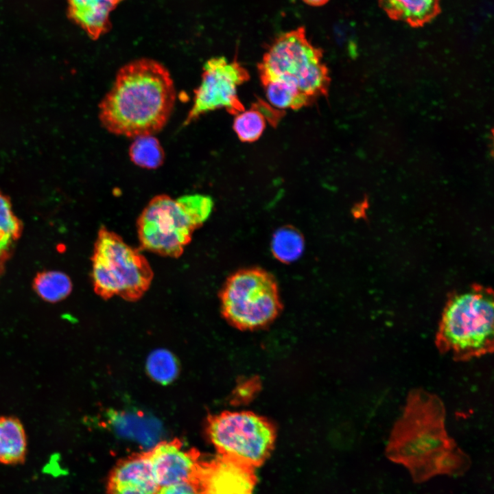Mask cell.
<instances>
[{"label":"cell","mask_w":494,"mask_h":494,"mask_svg":"<svg viewBox=\"0 0 494 494\" xmlns=\"http://www.w3.org/2000/svg\"><path fill=\"white\" fill-rule=\"evenodd\" d=\"M261 84L269 104L278 109L296 110L314 103L296 87L285 82L272 80L262 82Z\"/></svg>","instance_id":"obj_16"},{"label":"cell","mask_w":494,"mask_h":494,"mask_svg":"<svg viewBox=\"0 0 494 494\" xmlns=\"http://www.w3.org/2000/svg\"><path fill=\"white\" fill-rule=\"evenodd\" d=\"M266 122L265 115L252 103L249 109L235 115L233 128L242 142L252 143L261 137Z\"/></svg>","instance_id":"obj_20"},{"label":"cell","mask_w":494,"mask_h":494,"mask_svg":"<svg viewBox=\"0 0 494 494\" xmlns=\"http://www.w3.org/2000/svg\"><path fill=\"white\" fill-rule=\"evenodd\" d=\"M249 79L248 70L236 59L231 62L219 56L208 60L203 65L201 82L194 91L193 105L184 125L220 108L233 115L244 110L237 95V88Z\"/></svg>","instance_id":"obj_9"},{"label":"cell","mask_w":494,"mask_h":494,"mask_svg":"<svg viewBox=\"0 0 494 494\" xmlns=\"http://www.w3.org/2000/svg\"><path fill=\"white\" fill-rule=\"evenodd\" d=\"M386 455L405 467L417 483L440 475H462L471 466L469 457L446 431L443 402L420 389L408 395L392 430Z\"/></svg>","instance_id":"obj_1"},{"label":"cell","mask_w":494,"mask_h":494,"mask_svg":"<svg viewBox=\"0 0 494 494\" xmlns=\"http://www.w3.org/2000/svg\"><path fill=\"white\" fill-rule=\"evenodd\" d=\"M208 434L224 456L252 466L268 456L274 440L272 425L249 412H224L209 419Z\"/></svg>","instance_id":"obj_7"},{"label":"cell","mask_w":494,"mask_h":494,"mask_svg":"<svg viewBox=\"0 0 494 494\" xmlns=\"http://www.w3.org/2000/svg\"><path fill=\"white\" fill-rule=\"evenodd\" d=\"M197 484L202 494H252L255 478L250 466L221 456L202 462Z\"/></svg>","instance_id":"obj_11"},{"label":"cell","mask_w":494,"mask_h":494,"mask_svg":"<svg viewBox=\"0 0 494 494\" xmlns=\"http://www.w3.org/2000/svg\"><path fill=\"white\" fill-rule=\"evenodd\" d=\"M195 230L177 200L166 194L153 197L137 220L141 247L163 257L181 256Z\"/></svg>","instance_id":"obj_8"},{"label":"cell","mask_w":494,"mask_h":494,"mask_svg":"<svg viewBox=\"0 0 494 494\" xmlns=\"http://www.w3.org/2000/svg\"><path fill=\"white\" fill-rule=\"evenodd\" d=\"M493 292L481 285L450 296L436 334L440 353L465 362L493 351Z\"/></svg>","instance_id":"obj_3"},{"label":"cell","mask_w":494,"mask_h":494,"mask_svg":"<svg viewBox=\"0 0 494 494\" xmlns=\"http://www.w3.org/2000/svg\"><path fill=\"white\" fill-rule=\"evenodd\" d=\"M33 285L40 298L51 303L62 301L71 293L72 289L69 277L58 271L39 273L34 279Z\"/></svg>","instance_id":"obj_19"},{"label":"cell","mask_w":494,"mask_h":494,"mask_svg":"<svg viewBox=\"0 0 494 494\" xmlns=\"http://www.w3.org/2000/svg\"><path fill=\"white\" fill-rule=\"evenodd\" d=\"M27 454V438L20 421L11 416L0 417V463H22Z\"/></svg>","instance_id":"obj_14"},{"label":"cell","mask_w":494,"mask_h":494,"mask_svg":"<svg viewBox=\"0 0 494 494\" xmlns=\"http://www.w3.org/2000/svg\"><path fill=\"white\" fill-rule=\"evenodd\" d=\"M147 368L150 375L163 384L171 382L178 373V366L174 357L169 351L162 349L155 351L150 355Z\"/></svg>","instance_id":"obj_21"},{"label":"cell","mask_w":494,"mask_h":494,"mask_svg":"<svg viewBox=\"0 0 494 494\" xmlns=\"http://www.w3.org/2000/svg\"><path fill=\"white\" fill-rule=\"evenodd\" d=\"M153 275L148 261L139 250L105 226L99 228L92 257V280L98 296L136 301L149 289Z\"/></svg>","instance_id":"obj_5"},{"label":"cell","mask_w":494,"mask_h":494,"mask_svg":"<svg viewBox=\"0 0 494 494\" xmlns=\"http://www.w3.org/2000/svg\"><path fill=\"white\" fill-rule=\"evenodd\" d=\"M128 153L136 165L154 169L163 163L165 153L159 141L154 135L140 136L133 139Z\"/></svg>","instance_id":"obj_17"},{"label":"cell","mask_w":494,"mask_h":494,"mask_svg":"<svg viewBox=\"0 0 494 494\" xmlns=\"http://www.w3.org/2000/svg\"><path fill=\"white\" fill-rule=\"evenodd\" d=\"M306 3L314 5L320 6L325 4L329 0H303Z\"/></svg>","instance_id":"obj_26"},{"label":"cell","mask_w":494,"mask_h":494,"mask_svg":"<svg viewBox=\"0 0 494 494\" xmlns=\"http://www.w3.org/2000/svg\"><path fill=\"white\" fill-rule=\"evenodd\" d=\"M261 83L277 80L296 87L314 102L327 97L329 70L322 50L308 39L303 27L279 34L258 63Z\"/></svg>","instance_id":"obj_4"},{"label":"cell","mask_w":494,"mask_h":494,"mask_svg":"<svg viewBox=\"0 0 494 494\" xmlns=\"http://www.w3.org/2000/svg\"><path fill=\"white\" fill-rule=\"evenodd\" d=\"M176 98L167 69L150 58L122 66L99 104V119L109 132L134 139L154 135L168 121Z\"/></svg>","instance_id":"obj_2"},{"label":"cell","mask_w":494,"mask_h":494,"mask_svg":"<svg viewBox=\"0 0 494 494\" xmlns=\"http://www.w3.org/2000/svg\"><path fill=\"white\" fill-rule=\"evenodd\" d=\"M117 1L119 3L121 1H123V0H117Z\"/></svg>","instance_id":"obj_27"},{"label":"cell","mask_w":494,"mask_h":494,"mask_svg":"<svg viewBox=\"0 0 494 494\" xmlns=\"http://www.w3.org/2000/svg\"><path fill=\"white\" fill-rule=\"evenodd\" d=\"M224 318L242 329H254L272 322L281 309L277 283L259 268L236 271L226 279L220 294Z\"/></svg>","instance_id":"obj_6"},{"label":"cell","mask_w":494,"mask_h":494,"mask_svg":"<svg viewBox=\"0 0 494 494\" xmlns=\"http://www.w3.org/2000/svg\"><path fill=\"white\" fill-rule=\"evenodd\" d=\"M14 241L9 235L0 232V258L5 257Z\"/></svg>","instance_id":"obj_25"},{"label":"cell","mask_w":494,"mask_h":494,"mask_svg":"<svg viewBox=\"0 0 494 494\" xmlns=\"http://www.w3.org/2000/svg\"><path fill=\"white\" fill-rule=\"evenodd\" d=\"M148 455L159 487L183 482L197 483L202 462L197 451L185 448L180 440L161 443Z\"/></svg>","instance_id":"obj_10"},{"label":"cell","mask_w":494,"mask_h":494,"mask_svg":"<svg viewBox=\"0 0 494 494\" xmlns=\"http://www.w3.org/2000/svg\"><path fill=\"white\" fill-rule=\"evenodd\" d=\"M21 231V224L13 213L9 199L0 192V232L16 240Z\"/></svg>","instance_id":"obj_23"},{"label":"cell","mask_w":494,"mask_h":494,"mask_svg":"<svg viewBox=\"0 0 494 494\" xmlns=\"http://www.w3.org/2000/svg\"><path fill=\"white\" fill-rule=\"evenodd\" d=\"M305 242L301 233L292 226L277 230L272 239L271 250L274 257L285 263H291L301 257Z\"/></svg>","instance_id":"obj_18"},{"label":"cell","mask_w":494,"mask_h":494,"mask_svg":"<svg viewBox=\"0 0 494 494\" xmlns=\"http://www.w3.org/2000/svg\"><path fill=\"white\" fill-rule=\"evenodd\" d=\"M148 452L121 461L112 471L107 494H157L159 489Z\"/></svg>","instance_id":"obj_12"},{"label":"cell","mask_w":494,"mask_h":494,"mask_svg":"<svg viewBox=\"0 0 494 494\" xmlns=\"http://www.w3.org/2000/svg\"><path fill=\"white\" fill-rule=\"evenodd\" d=\"M384 10L396 19L422 25L438 12L439 0H379Z\"/></svg>","instance_id":"obj_15"},{"label":"cell","mask_w":494,"mask_h":494,"mask_svg":"<svg viewBox=\"0 0 494 494\" xmlns=\"http://www.w3.org/2000/svg\"><path fill=\"white\" fill-rule=\"evenodd\" d=\"M69 18L96 40L111 28L110 15L117 0H67Z\"/></svg>","instance_id":"obj_13"},{"label":"cell","mask_w":494,"mask_h":494,"mask_svg":"<svg viewBox=\"0 0 494 494\" xmlns=\"http://www.w3.org/2000/svg\"><path fill=\"white\" fill-rule=\"evenodd\" d=\"M176 200L196 229L203 225L213 208L212 198L206 195H186Z\"/></svg>","instance_id":"obj_22"},{"label":"cell","mask_w":494,"mask_h":494,"mask_svg":"<svg viewBox=\"0 0 494 494\" xmlns=\"http://www.w3.org/2000/svg\"><path fill=\"white\" fill-rule=\"evenodd\" d=\"M157 494H202L195 482H183L161 486Z\"/></svg>","instance_id":"obj_24"}]
</instances>
